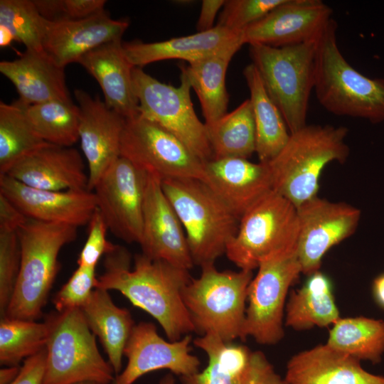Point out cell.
<instances>
[{
	"label": "cell",
	"mask_w": 384,
	"mask_h": 384,
	"mask_svg": "<svg viewBox=\"0 0 384 384\" xmlns=\"http://www.w3.org/2000/svg\"><path fill=\"white\" fill-rule=\"evenodd\" d=\"M105 255V271L96 288L119 291L154 318L171 341L195 331L182 299L183 289L192 278L188 270L142 253L135 255L132 270L129 252L116 245Z\"/></svg>",
	"instance_id": "obj_1"
},
{
	"label": "cell",
	"mask_w": 384,
	"mask_h": 384,
	"mask_svg": "<svg viewBox=\"0 0 384 384\" xmlns=\"http://www.w3.org/2000/svg\"><path fill=\"white\" fill-rule=\"evenodd\" d=\"M343 126L306 124L290 137L280 152L267 164L272 190L297 208L317 196L319 178L332 161L343 163L349 155Z\"/></svg>",
	"instance_id": "obj_2"
},
{
	"label": "cell",
	"mask_w": 384,
	"mask_h": 384,
	"mask_svg": "<svg viewBox=\"0 0 384 384\" xmlns=\"http://www.w3.org/2000/svg\"><path fill=\"white\" fill-rule=\"evenodd\" d=\"M336 30L332 18L318 40L314 87L318 102L336 115L383 122L384 78L365 76L348 63L338 46Z\"/></svg>",
	"instance_id": "obj_3"
},
{
	"label": "cell",
	"mask_w": 384,
	"mask_h": 384,
	"mask_svg": "<svg viewBox=\"0 0 384 384\" xmlns=\"http://www.w3.org/2000/svg\"><path fill=\"white\" fill-rule=\"evenodd\" d=\"M17 235L20 270L5 316L35 321L42 316L59 270L60 251L76 239L78 227L28 218Z\"/></svg>",
	"instance_id": "obj_4"
},
{
	"label": "cell",
	"mask_w": 384,
	"mask_h": 384,
	"mask_svg": "<svg viewBox=\"0 0 384 384\" xmlns=\"http://www.w3.org/2000/svg\"><path fill=\"white\" fill-rule=\"evenodd\" d=\"M161 186L183 228L194 265L215 263L225 254L240 219L202 180L168 178Z\"/></svg>",
	"instance_id": "obj_5"
},
{
	"label": "cell",
	"mask_w": 384,
	"mask_h": 384,
	"mask_svg": "<svg viewBox=\"0 0 384 384\" xmlns=\"http://www.w3.org/2000/svg\"><path fill=\"white\" fill-rule=\"evenodd\" d=\"M196 279L182 292L195 332L218 334L223 341L245 340L246 302L252 271H219L214 263L205 265Z\"/></svg>",
	"instance_id": "obj_6"
},
{
	"label": "cell",
	"mask_w": 384,
	"mask_h": 384,
	"mask_svg": "<svg viewBox=\"0 0 384 384\" xmlns=\"http://www.w3.org/2000/svg\"><path fill=\"white\" fill-rule=\"evenodd\" d=\"M319 38L284 47L250 45L252 63L257 69L268 95L282 114L290 134L307 124Z\"/></svg>",
	"instance_id": "obj_7"
},
{
	"label": "cell",
	"mask_w": 384,
	"mask_h": 384,
	"mask_svg": "<svg viewBox=\"0 0 384 384\" xmlns=\"http://www.w3.org/2000/svg\"><path fill=\"white\" fill-rule=\"evenodd\" d=\"M297 207L272 190L240 218L225 255L240 270H250L269 260L297 253Z\"/></svg>",
	"instance_id": "obj_8"
},
{
	"label": "cell",
	"mask_w": 384,
	"mask_h": 384,
	"mask_svg": "<svg viewBox=\"0 0 384 384\" xmlns=\"http://www.w3.org/2000/svg\"><path fill=\"white\" fill-rule=\"evenodd\" d=\"M46 320L50 330L43 384L113 383L114 370L100 353L96 336L87 326L81 309L58 312Z\"/></svg>",
	"instance_id": "obj_9"
},
{
	"label": "cell",
	"mask_w": 384,
	"mask_h": 384,
	"mask_svg": "<svg viewBox=\"0 0 384 384\" xmlns=\"http://www.w3.org/2000/svg\"><path fill=\"white\" fill-rule=\"evenodd\" d=\"M132 78L139 115L171 133L202 161L212 159L206 124L195 112L187 77L181 73V84L174 87L134 67Z\"/></svg>",
	"instance_id": "obj_10"
},
{
	"label": "cell",
	"mask_w": 384,
	"mask_h": 384,
	"mask_svg": "<svg viewBox=\"0 0 384 384\" xmlns=\"http://www.w3.org/2000/svg\"><path fill=\"white\" fill-rule=\"evenodd\" d=\"M120 152L139 169L161 181L204 179V162L171 133L139 114L125 119Z\"/></svg>",
	"instance_id": "obj_11"
},
{
	"label": "cell",
	"mask_w": 384,
	"mask_h": 384,
	"mask_svg": "<svg viewBox=\"0 0 384 384\" xmlns=\"http://www.w3.org/2000/svg\"><path fill=\"white\" fill-rule=\"evenodd\" d=\"M247 291L245 338L264 345L278 343L284 336V312L289 287L302 273L297 253L260 265Z\"/></svg>",
	"instance_id": "obj_12"
},
{
	"label": "cell",
	"mask_w": 384,
	"mask_h": 384,
	"mask_svg": "<svg viewBox=\"0 0 384 384\" xmlns=\"http://www.w3.org/2000/svg\"><path fill=\"white\" fill-rule=\"evenodd\" d=\"M146 176L121 156L92 190L108 230L129 243L139 244L142 240Z\"/></svg>",
	"instance_id": "obj_13"
},
{
	"label": "cell",
	"mask_w": 384,
	"mask_h": 384,
	"mask_svg": "<svg viewBox=\"0 0 384 384\" xmlns=\"http://www.w3.org/2000/svg\"><path fill=\"white\" fill-rule=\"evenodd\" d=\"M299 231L297 255L302 273L319 271L325 254L352 235L361 218L358 208L318 196L297 208Z\"/></svg>",
	"instance_id": "obj_14"
},
{
	"label": "cell",
	"mask_w": 384,
	"mask_h": 384,
	"mask_svg": "<svg viewBox=\"0 0 384 384\" xmlns=\"http://www.w3.org/2000/svg\"><path fill=\"white\" fill-rule=\"evenodd\" d=\"M191 341L188 334L180 340L166 341L154 324H135L124 351L127 363L113 384H133L142 375L161 369L181 377L198 372L200 361L190 353Z\"/></svg>",
	"instance_id": "obj_15"
},
{
	"label": "cell",
	"mask_w": 384,
	"mask_h": 384,
	"mask_svg": "<svg viewBox=\"0 0 384 384\" xmlns=\"http://www.w3.org/2000/svg\"><path fill=\"white\" fill-rule=\"evenodd\" d=\"M333 10L321 0H284L260 21L242 31L245 44L272 47L318 39L332 18Z\"/></svg>",
	"instance_id": "obj_16"
},
{
	"label": "cell",
	"mask_w": 384,
	"mask_h": 384,
	"mask_svg": "<svg viewBox=\"0 0 384 384\" xmlns=\"http://www.w3.org/2000/svg\"><path fill=\"white\" fill-rule=\"evenodd\" d=\"M146 174L139 243L142 254L189 270L194 263L183 228L163 191L161 179Z\"/></svg>",
	"instance_id": "obj_17"
},
{
	"label": "cell",
	"mask_w": 384,
	"mask_h": 384,
	"mask_svg": "<svg viewBox=\"0 0 384 384\" xmlns=\"http://www.w3.org/2000/svg\"><path fill=\"white\" fill-rule=\"evenodd\" d=\"M74 95L80 111L79 139L88 167L87 189L92 191L102 176L121 156L125 119L84 90H75Z\"/></svg>",
	"instance_id": "obj_18"
},
{
	"label": "cell",
	"mask_w": 384,
	"mask_h": 384,
	"mask_svg": "<svg viewBox=\"0 0 384 384\" xmlns=\"http://www.w3.org/2000/svg\"><path fill=\"white\" fill-rule=\"evenodd\" d=\"M0 193L28 218L78 228L88 224L97 208L93 191L35 188L6 174L0 175Z\"/></svg>",
	"instance_id": "obj_19"
},
{
	"label": "cell",
	"mask_w": 384,
	"mask_h": 384,
	"mask_svg": "<svg viewBox=\"0 0 384 384\" xmlns=\"http://www.w3.org/2000/svg\"><path fill=\"white\" fill-rule=\"evenodd\" d=\"M129 25L128 20L113 19L105 10L85 18L49 21L43 49L65 68L99 46L122 39Z\"/></svg>",
	"instance_id": "obj_20"
},
{
	"label": "cell",
	"mask_w": 384,
	"mask_h": 384,
	"mask_svg": "<svg viewBox=\"0 0 384 384\" xmlns=\"http://www.w3.org/2000/svg\"><path fill=\"white\" fill-rule=\"evenodd\" d=\"M204 173L203 181L239 219L272 190L267 163L242 158L212 159L204 162Z\"/></svg>",
	"instance_id": "obj_21"
},
{
	"label": "cell",
	"mask_w": 384,
	"mask_h": 384,
	"mask_svg": "<svg viewBox=\"0 0 384 384\" xmlns=\"http://www.w3.org/2000/svg\"><path fill=\"white\" fill-rule=\"evenodd\" d=\"M6 175L35 188L88 190V174L82 156L71 147L46 146L21 159Z\"/></svg>",
	"instance_id": "obj_22"
},
{
	"label": "cell",
	"mask_w": 384,
	"mask_h": 384,
	"mask_svg": "<svg viewBox=\"0 0 384 384\" xmlns=\"http://www.w3.org/2000/svg\"><path fill=\"white\" fill-rule=\"evenodd\" d=\"M284 378L289 384H384V376L366 371L361 361L326 343L293 356Z\"/></svg>",
	"instance_id": "obj_23"
},
{
	"label": "cell",
	"mask_w": 384,
	"mask_h": 384,
	"mask_svg": "<svg viewBox=\"0 0 384 384\" xmlns=\"http://www.w3.org/2000/svg\"><path fill=\"white\" fill-rule=\"evenodd\" d=\"M78 63L97 81L108 107L124 119L139 114L133 85L134 67L125 55L122 39L99 46L84 54Z\"/></svg>",
	"instance_id": "obj_24"
},
{
	"label": "cell",
	"mask_w": 384,
	"mask_h": 384,
	"mask_svg": "<svg viewBox=\"0 0 384 384\" xmlns=\"http://www.w3.org/2000/svg\"><path fill=\"white\" fill-rule=\"evenodd\" d=\"M64 69L44 51L27 49L17 59L0 63L1 73L14 84L18 100L26 106L70 100Z\"/></svg>",
	"instance_id": "obj_25"
},
{
	"label": "cell",
	"mask_w": 384,
	"mask_h": 384,
	"mask_svg": "<svg viewBox=\"0 0 384 384\" xmlns=\"http://www.w3.org/2000/svg\"><path fill=\"white\" fill-rule=\"evenodd\" d=\"M240 38L242 31L235 32L216 25L210 30L189 36L153 43H122V47L129 63L134 67L142 68L171 59L190 63L211 55Z\"/></svg>",
	"instance_id": "obj_26"
},
{
	"label": "cell",
	"mask_w": 384,
	"mask_h": 384,
	"mask_svg": "<svg viewBox=\"0 0 384 384\" xmlns=\"http://www.w3.org/2000/svg\"><path fill=\"white\" fill-rule=\"evenodd\" d=\"M244 44L243 38H240L211 55L181 66V73L199 99L206 125L214 123L227 113V68Z\"/></svg>",
	"instance_id": "obj_27"
},
{
	"label": "cell",
	"mask_w": 384,
	"mask_h": 384,
	"mask_svg": "<svg viewBox=\"0 0 384 384\" xmlns=\"http://www.w3.org/2000/svg\"><path fill=\"white\" fill-rule=\"evenodd\" d=\"M91 331L97 336L116 375L121 373L122 357L135 323L129 310L112 302L108 291L95 288L80 308Z\"/></svg>",
	"instance_id": "obj_28"
},
{
	"label": "cell",
	"mask_w": 384,
	"mask_h": 384,
	"mask_svg": "<svg viewBox=\"0 0 384 384\" xmlns=\"http://www.w3.org/2000/svg\"><path fill=\"white\" fill-rule=\"evenodd\" d=\"M308 277L291 292L285 306L284 325L297 331L326 327L341 318L329 277L320 271Z\"/></svg>",
	"instance_id": "obj_29"
},
{
	"label": "cell",
	"mask_w": 384,
	"mask_h": 384,
	"mask_svg": "<svg viewBox=\"0 0 384 384\" xmlns=\"http://www.w3.org/2000/svg\"><path fill=\"white\" fill-rule=\"evenodd\" d=\"M256 129V152L262 163L272 160L287 144L290 133L280 111L268 95L254 64L243 70Z\"/></svg>",
	"instance_id": "obj_30"
},
{
	"label": "cell",
	"mask_w": 384,
	"mask_h": 384,
	"mask_svg": "<svg viewBox=\"0 0 384 384\" xmlns=\"http://www.w3.org/2000/svg\"><path fill=\"white\" fill-rule=\"evenodd\" d=\"M194 345L208 356L203 371L181 376L182 384H238L246 368L251 351L245 346L223 341L209 332L196 338Z\"/></svg>",
	"instance_id": "obj_31"
},
{
	"label": "cell",
	"mask_w": 384,
	"mask_h": 384,
	"mask_svg": "<svg viewBox=\"0 0 384 384\" xmlns=\"http://www.w3.org/2000/svg\"><path fill=\"white\" fill-rule=\"evenodd\" d=\"M206 127L213 159H248L256 152V129L250 99Z\"/></svg>",
	"instance_id": "obj_32"
},
{
	"label": "cell",
	"mask_w": 384,
	"mask_h": 384,
	"mask_svg": "<svg viewBox=\"0 0 384 384\" xmlns=\"http://www.w3.org/2000/svg\"><path fill=\"white\" fill-rule=\"evenodd\" d=\"M326 343L359 361L378 363L384 353V321L365 316L340 318Z\"/></svg>",
	"instance_id": "obj_33"
},
{
	"label": "cell",
	"mask_w": 384,
	"mask_h": 384,
	"mask_svg": "<svg viewBox=\"0 0 384 384\" xmlns=\"http://www.w3.org/2000/svg\"><path fill=\"white\" fill-rule=\"evenodd\" d=\"M50 144L34 130L18 100L0 102V175L6 174L18 161Z\"/></svg>",
	"instance_id": "obj_34"
},
{
	"label": "cell",
	"mask_w": 384,
	"mask_h": 384,
	"mask_svg": "<svg viewBox=\"0 0 384 384\" xmlns=\"http://www.w3.org/2000/svg\"><path fill=\"white\" fill-rule=\"evenodd\" d=\"M24 106L29 122L45 142L70 147L79 140L80 111L71 99Z\"/></svg>",
	"instance_id": "obj_35"
},
{
	"label": "cell",
	"mask_w": 384,
	"mask_h": 384,
	"mask_svg": "<svg viewBox=\"0 0 384 384\" xmlns=\"http://www.w3.org/2000/svg\"><path fill=\"white\" fill-rule=\"evenodd\" d=\"M50 326L34 320L1 317L0 321V363L18 366L21 361L46 346Z\"/></svg>",
	"instance_id": "obj_36"
},
{
	"label": "cell",
	"mask_w": 384,
	"mask_h": 384,
	"mask_svg": "<svg viewBox=\"0 0 384 384\" xmlns=\"http://www.w3.org/2000/svg\"><path fill=\"white\" fill-rule=\"evenodd\" d=\"M49 21L38 11L33 0H1L0 26L27 50L44 51L43 41Z\"/></svg>",
	"instance_id": "obj_37"
},
{
	"label": "cell",
	"mask_w": 384,
	"mask_h": 384,
	"mask_svg": "<svg viewBox=\"0 0 384 384\" xmlns=\"http://www.w3.org/2000/svg\"><path fill=\"white\" fill-rule=\"evenodd\" d=\"M21 265L17 231L0 230V314L5 316L16 284Z\"/></svg>",
	"instance_id": "obj_38"
},
{
	"label": "cell",
	"mask_w": 384,
	"mask_h": 384,
	"mask_svg": "<svg viewBox=\"0 0 384 384\" xmlns=\"http://www.w3.org/2000/svg\"><path fill=\"white\" fill-rule=\"evenodd\" d=\"M284 0L225 1L217 25L241 32L260 21Z\"/></svg>",
	"instance_id": "obj_39"
},
{
	"label": "cell",
	"mask_w": 384,
	"mask_h": 384,
	"mask_svg": "<svg viewBox=\"0 0 384 384\" xmlns=\"http://www.w3.org/2000/svg\"><path fill=\"white\" fill-rule=\"evenodd\" d=\"M97 281L95 269L78 266L53 299L58 312L82 308L97 287Z\"/></svg>",
	"instance_id": "obj_40"
},
{
	"label": "cell",
	"mask_w": 384,
	"mask_h": 384,
	"mask_svg": "<svg viewBox=\"0 0 384 384\" xmlns=\"http://www.w3.org/2000/svg\"><path fill=\"white\" fill-rule=\"evenodd\" d=\"M88 225V235L79 255L78 265L80 267L95 269L100 257L112 250L115 245L106 238L108 228L97 208L92 215Z\"/></svg>",
	"instance_id": "obj_41"
},
{
	"label": "cell",
	"mask_w": 384,
	"mask_h": 384,
	"mask_svg": "<svg viewBox=\"0 0 384 384\" xmlns=\"http://www.w3.org/2000/svg\"><path fill=\"white\" fill-rule=\"evenodd\" d=\"M238 384H289L277 374L265 355L260 351H252Z\"/></svg>",
	"instance_id": "obj_42"
},
{
	"label": "cell",
	"mask_w": 384,
	"mask_h": 384,
	"mask_svg": "<svg viewBox=\"0 0 384 384\" xmlns=\"http://www.w3.org/2000/svg\"><path fill=\"white\" fill-rule=\"evenodd\" d=\"M47 351L45 347L37 353L27 358L20 366L16 378L9 384H43L46 367Z\"/></svg>",
	"instance_id": "obj_43"
},
{
	"label": "cell",
	"mask_w": 384,
	"mask_h": 384,
	"mask_svg": "<svg viewBox=\"0 0 384 384\" xmlns=\"http://www.w3.org/2000/svg\"><path fill=\"white\" fill-rule=\"evenodd\" d=\"M105 0H63L64 19L90 17L103 10Z\"/></svg>",
	"instance_id": "obj_44"
},
{
	"label": "cell",
	"mask_w": 384,
	"mask_h": 384,
	"mask_svg": "<svg viewBox=\"0 0 384 384\" xmlns=\"http://www.w3.org/2000/svg\"><path fill=\"white\" fill-rule=\"evenodd\" d=\"M27 218L14 204L0 193V230L17 231Z\"/></svg>",
	"instance_id": "obj_45"
},
{
	"label": "cell",
	"mask_w": 384,
	"mask_h": 384,
	"mask_svg": "<svg viewBox=\"0 0 384 384\" xmlns=\"http://www.w3.org/2000/svg\"><path fill=\"white\" fill-rule=\"evenodd\" d=\"M224 0H203L196 25L198 32H203L214 28L215 18L225 4Z\"/></svg>",
	"instance_id": "obj_46"
},
{
	"label": "cell",
	"mask_w": 384,
	"mask_h": 384,
	"mask_svg": "<svg viewBox=\"0 0 384 384\" xmlns=\"http://www.w3.org/2000/svg\"><path fill=\"white\" fill-rule=\"evenodd\" d=\"M41 15L48 21L64 19L63 0H33Z\"/></svg>",
	"instance_id": "obj_47"
},
{
	"label": "cell",
	"mask_w": 384,
	"mask_h": 384,
	"mask_svg": "<svg viewBox=\"0 0 384 384\" xmlns=\"http://www.w3.org/2000/svg\"><path fill=\"white\" fill-rule=\"evenodd\" d=\"M373 292L377 303L384 309V272L374 279Z\"/></svg>",
	"instance_id": "obj_48"
},
{
	"label": "cell",
	"mask_w": 384,
	"mask_h": 384,
	"mask_svg": "<svg viewBox=\"0 0 384 384\" xmlns=\"http://www.w3.org/2000/svg\"><path fill=\"white\" fill-rule=\"evenodd\" d=\"M20 366H6L0 370V384H9L18 374Z\"/></svg>",
	"instance_id": "obj_49"
},
{
	"label": "cell",
	"mask_w": 384,
	"mask_h": 384,
	"mask_svg": "<svg viewBox=\"0 0 384 384\" xmlns=\"http://www.w3.org/2000/svg\"><path fill=\"white\" fill-rule=\"evenodd\" d=\"M14 41L11 33L5 27L0 26V46L1 47L8 46Z\"/></svg>",
	"instance_id": "obj_50"
},
{
	"label": "cell",
	"mask_w": 384,
	"mask_h": 384,
	"mask_svg": "<svg viewBox=\"0 0 384 384\" xmlns=\"http://www.w3.org/2000/svg\"><path fill=\"white\" fill-rule=\"evenodd\" d=\"M159 384H176V381L173 375L169 373L160 380Z\"/></svg>",
	"instance_id": "obj_51"
},
{
	"label": "cell",
	"mask_w": 384,
	"mask_h": 384,
	"mask_svg": "<svg viewBox=\"0 0 384 384\" xmlns=\"http://www.w3.org/2000/svg\"><path fill=\"white\" fill-rule=\"evenodd\" d=\"M73 384H103V383L95 382V381H81V382H78Z\"/></svg>",
	"instance_id": "obj_52"
}]
</instances>
